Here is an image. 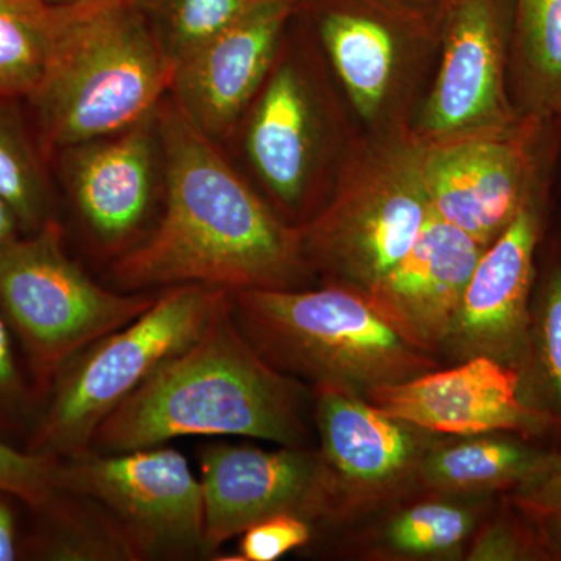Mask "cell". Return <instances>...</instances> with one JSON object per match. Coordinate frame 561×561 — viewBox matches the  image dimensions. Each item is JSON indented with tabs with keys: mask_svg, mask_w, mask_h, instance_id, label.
<instances>
[{
	"mask_svg": "<svg viewBox=\"0 0 561 561\" xmlns=\"http://www.w3.org/2000/svg\"><path fill=\"white\" fill-rule=\"evenodd\" d=\"M181 437H243L306 448L305 391L243 335L230 291L202 334L110 413L91 449L136 451Z\"/></svg>",
	"mask_w": 561,
	"mask_h": 561,
	"instance_id": "cell-2",
	"label": "cell"
},
{
	"mask_svg": "<svg viewBox=\"0 0 561 561\" xmlns=\"http://www.w3.org/2000/svg\"><path fill=\"white\" fill-rule=\"evenodd\" d=\"M55 5H62V3L77 2V0H50Z\"/></svg>",
	"mask_w": 561,
	"mask_h": 561,
	"instance_id": "cell-36",
	"label": "cell"
},
{
	"mask_svg": "<svg viewBox=\"0 0 561 561\" xmlns=\"http://www.w3.org/2000/svg\"><path fill=\"white\" fill-rule=\"evenodd\" d=\"M530 116H561V0H512V39Z\"/></svg>",
	"mask_w": 561,
	"mask_h": 561,
	"instance_id": "cell-23",
	"label": "cell"
},
{
	"mask_svg": "<svg viewBox=\"0 0 561 561\" xmlns=\"http://www.w3.org/2000/svg\"><path fill=\"white\" fill-rule=\"evenodd\" d=\"M20 221L14 217L13 210L0 201V243L11 241L21 234Z\"/></svg>",
	"mask_w": 561,
	"mask_h": 561,
	"instance_id": "cell-34",
	"label": "cell"
},
{
	"mask_svg": "<svg viewBox=\"0 0 561 561\" xmlns=\"http://www.w3.org/2000/svg\"><path fill=\"white\" fill-rule=\"evenodd\" d=\"M364 398L421 431L451 435L508 432L531 442L548 440V420L523 401L519 371L486 356L378 387Z\"/></svg>",
	"mask_w": 561,
	"mask_h": 561,
	"instance_id": "cell-14",
	"label": "cell"
},
{
	"mask_svg": "<svg viewBox=\"0 0 561 561\" xmlns=\"http://www.w3.org/2000/svg\"><path fill=\"white\" fill-rule=\"evenodd\" d=\"M227 291L203 284L168 287L138 319L77 354L44 394L25 449L58 459L91 451L103 421L202 334Z\"/></svg>",
	"mask_w": 561,
	"mask_h": 561,
	"instance_id": "cell-5",
	"label": "cell"
},
{
	"mask_svg": "<svg viewBox=\"0 0 561 561\" xmlns=\"http://www.w3.org/2000/svg\"><path fill=\"white\" fill-rule=\"evenodd\" d=\"M401 5L411 7V9L427 11V13L440 14L449 0H393Z\"/></svg>",
	"mask_w": 561,
	"mask_h": 561,
	"instance_id": "cell-35",
	"label": "cell"
},
{
	"mask_svg": "<svg viewBox=\"0 0 561 561\" xmlns=\"http://www.w3.org/2000/svg\"><path fill=\"white\" fill-rule=\"evenodd\" d=\"M321 44L362 119L387 131L404 127L402 102L420 54L438 46L440 14L393 0H302Z\"/></svg>",
	"mask_w": 561,
	"mask_h": 561,
	"instance_id": "cell-9",
	"label": "cell"
},
{
	"mask_svg": "<svg viewBox=\"0 0 561 561\" xmlns=\"http://www.w3.org/2000/svg\"><path fill=\"white\" fill-rule=\"evenodd\" d=\"M20 501L0 491V561H14L24 553L14 502ZM21 502V501H20Z\"/></svg>",
	"mask_w": 561,
	"mask_h": 561,
	"instance_id": "cell-32",
	"label": "cell"
},
{
	"mask_svg": "<svg viewBox=\"0 0 561 561\" xmlns=\"http://www.w3.org/2000/svg\"><path fill=\"white\" fill-rule=\"evenodd\" d=\"M9 321L0 312V435L31 431L38 398L31 378L21 368Z\"/></svg>",
	"mask_w": 561,
	"mask_h": 561,
	"instance_id": "cell-29",
	"label": "cell"
},
{
	"mask_svg": "<svg viewBox=\"0 0 561 561\" xmlns=\"http://www.w3.org/2000/svg\"><path fill=\"white\" fill-rule=\"evenodd\" d=\"M61 459L20 449L0 435V491L11 494L32 512L60 491Z\"/></svg>",
	"mask_w": 561,
	"mask_h": 561,
	"instance_id": "cell-28",
	"label": "cell"
},
{
	"mask_svg": "<svg viewBox=\"0 0 561 561\" xmlns=\"http://www.w3.org/2000/svg\"><path fill=\"white\" fill-rule=\"evenodd\" d=\"M485 249L432 213L409 253L364 297L391 330L435 357Z\"/></svg>",
	"mask_w": 561,
	"mask_h": 561,
	"instance_id": "cell-15",
	"label": "cell"
},
{
	"mask_svg": "<svg viewBox=\"0 0 561 561\" xmlns=\"http://www.w3.org/2000/svg\"><path fill=\"white\" fill-rule=\"evenodd\" d=\"M535 443L519 435L461 443L427 457L421 468L445 489L516 491L537 476L552 453Z\"/></svg>",
	"mask_w": 561,
	"mask_h": 561,
	"instance_id": "cell-22",
	"label": "cell"
},
{
	"mask_svg": "<svg viewBox=\"0 0 561 561\" xmlns=\"http://www.w3.org/2000/svg\"><path fill=\"white\" fill-rule=\"evenodd\" d=\"M515 500L537 519L542 537L551 549L553 560H561V501L549 502V504H526L516 496Z\"/></svg>",
	"mask_w": 561,
	"mask_h": 561,
	"instance_id": "cell-33",
	"label": "cell"
},
{
	"mask_svg": "<svg viewBox=\"0 0 561 561\" xmlns=\"http://www.w3.org/2000/svg\"><path fill=\"white\" fill-rule=\"evenodd\" d=\"M175 65L133 0L57 5L32 102L41 142L70 149L138 124L171 90Z\"/></svg>",
	"mask_w": 561,
	"mask_h": 561,
	"instance_id": "cell-3",
	"label": "cell"
},
{
	"mask_svg": "<svg viewBox=\"0 0 561 561\" xmlns=\"http://www.w3.org/2000/svg\"><path fill=\"white\" fill-rule=\"evenodd\" d=\"M157 111L105 138L70 147L66 172L81 219L105 245H122L146 220L153 195Z\"/></svg>",
	"mask_w": 561,
	"mask_h": 561,
	"instance_id": "cell-18",
	"label": "cell"
},
{
	"mask_svg": "<svg viewBox=\"0 0 561 561\" xmlns=\"http://www.w3.org/2000/svg\"><path fill=\"white\" fill-rule=\"evenodd\" d=\"M522 398L549 423V449L561 454V242L546 254L531 295Z\"/></svg>",
	"mask_w": 561,
	"mask_h": 561,
	"instance_id": "cell-20",
	"label": "cell"
},
{
	"mask_svg": "<svg viewBox=\"0 0 561 561\" xmlns=\"http://www.w3.org/2000/svg\"><path fill=\"white\" fill-rule=\"evenodd\" d=\"M298 3H262L176 62L173 101L209 138L230 130L260 91Z\"/></svg>",
	"mask_w": 561,
	"mask_h": 561,
	"instance_id": "cell-16",
	"label": "cell"
},
{
	"mask_svg": "<svg viewBox=\"0 0 561 561\" xmlns=\"http://www.w3.org/2000/svg\"><path fill=\"white\" fill-rule=\"evenodd\" d=\"M527 504H549L561 501V454L551 453L538 474L522 489L513 491Z\"/></svg>",
	"mask_w": 561,
	"mask_h": 561,
	"instance_id": "cell-31",
	"label": "cell"
},
{
	"mask_svg": "<svg viewBox=\"0 0 561 561\" xmlns=\"http://www.w3.org/2000/svg\"><path fill=\"white\" fill-rule=\"evenodd\" d=\"M540 186L500 238L483 251L465 290L445 350L461 359L486 356L519 370L529 339L545 202Z\"/></svg>",
	"mask_w": 561,
	"mask_h": 561,
	"instance_id": "cell-13",
	"label": "cell"
},
{
	"mask_svg": "<svg viewBox=\"0 0 561 561\" xmlns=\"http://www.w3.org/2000/svg\"><path fill=\"white\" fill-rule=\"evenodd\" d=\"M530 116L500 131L420 142L432 213L483 247L515 219L537 181V133Z\"/></svg>",
	"mask_w": 561,
	"mask_h": 561,
	"instance_id": "cell-11",
	"label": "cell"
},
{
	"mask_svg": "<svg viewBox=\"0 0 561 561\" xmlns=\"http://www.w3.org/2000/svg\"><path fill=\"white\" fill-rule=\"evenodd\" d=\"M512 0H449L440 13V69L412 135L437 142L515 125L505 91Z\"/></svg>",
	"mask_w": 561,
	"mask_h": 561,
	"instance_id": "cell-10",
	"label": "cell"
},
{
	"mask_svg": "<svg viewBox=\"0 0 561 561\" xmlns=\"http://www.w3.org/2000/svg\"><path fill=\"white\" fill-rule=\"evenodd\" d=\"M176 62L271 0H133ZM301 2V0H295Z\"/></svg>",
	"mask_w": 561,
	"mask_h": 561,
	"instance_id": "cell-25",
	"label": "cell"
},
{
	"mask_svg": "<svg viewBox=\"0 0 561 561\" xmlns=\"http://www.w3.org/2000/svg\"><path fill=\"white\" fill-rule=\"evenodd\" d=\"M158 295L117 294L79 267L50 219L0 243V312L9 321L38 398L77 354L138 319Z\"/></svg>",
	"mask_w": 561,
	"mask_h": 561,
	"instance_id": "cell-7",
	"label": "cell"
},
{
	"mask_svg": "<svg viewBox=\"0 0 561 561\" xmlns=\"http://www.w3.org/2000/svg\"><path fill=\"white\" fill-rule=\"evenodd\" d=\"M157 130L168 179L164 214L147 241L114 262L117 284L300 289L311 271L300 228L273 214L179 103H160Z\"/></svg>",
	"mask_w": 561,
	"mask_h": 561,
	"instance_id": "cell-1",
	"label": "cell"
},
{
	"mask_svg": "<svg viewBox=\"0 0 561 561\" xmlns=\"http://www.w3.org/2000/svg\"><path fill=\"white\" fill-rule=\"evenodd\" d=\"M232 316L251 345L291 378L365 397L438 368L376 313L359 291H230Z\"/></svg>",
	"mask_w": 561,
	"mask_h": 561,
	"instance_id": "cell-4",
	"label": "cell"
},
{
	"mask_svg": "<svg viewBox=\"0 0 561 561\" xmlns=\"http://www.w3.org/2000/svg\"><path fill=\"white\" fill-rule=\"evenodd\" d=\"M55 18L50 0H0V102L28 99L38 87Z\"/></svg>",
	"mask_w": 561,
	"mask_h": 561,
	"instance_id": "cell-24",
	"label": "cell"
},
{
	"mask_svg": "<svg viewBox=\"0 0 561 561\" xmlns=\"http://www.w3.org/2000/svg\"><path fill=\"white\" fill-rule=\"evenodd\" d=\"M206 553L271 516L319 518L334 511L331 474L321 454L210 443L201 448Z\"/></svg>",
	"mask_w": 561,
	"mask_h": 561,
	"instance_id": "cell-12",
	"label": "cell"
},
{
	"mask_svg": "<svg viewBox=\"0 0 561 561\" xmlns=\"http://www.w3.org/2000/svg\"><path fill=\"white\" fill-rule=\"evenodd\" d=\"M432 214L411 128H394L357 153L334 197L300 228L311 268L365 295L409 253Z\"/></svg>",
	"mask_w": 561,
	"mask_h": 561,
	"instance_id": "cell-6",
	"label": "cell"
},
{
	"mask_svg": "<svg viewBox=\"0 0 561 561\" xmlns=\"http://www.w3.org/2000/svg\"><path fill=\"white\" fill-rule=\"evenodd\" d=\"M470 526V515L461 508L430 502L401 513L391 524L389 541L408 553L446 552L465 540Z\"/></svg>",
	"mask_w": 561,
	"mask_h": 561,
	"instance_id": "cell-27",
	"label": "cell"
},
{
	"mask_svg": "<svg viewBox=\"0 0 561 561\" xmlns=\"http://www.w3.org/2000/svg\"><path fill=\"white\" fill-rule=\"evenodd\" d=\"M316 423L335 508L386 496L423 467L419 427L387 415L353 391L316 387Z\"/></svg>",
	"mask_w": 561,
	"mask_h": 561,
	"instance_id": "cell-17",
	"label": "cell"
},
{
	"mask_svg": "<svg viewBox=\"0 0 561 561\" xmlns=\"http://www.w3.org/2000/svg\"><path fill=\"white\" fill-rule=\"evenodd\" d=\"M317 149L319 119L308 81L295 66L280 65L251 117V164L283 205L297 206L311 181Z\"/></svg>",
	"mask_w": 561,
	"mask_h": 561,
	"instance_id": "cell-19",
	"label": "cell"
},
{
	"mask_svg": "<svg viewBox=\"0 0 561 561\" xmlns=\"http://www.w3.org/2000/svg\"><path fill=\"white\" fill-rule=\"evenodd\" d=\"M35 513L38 523L24 553L46 560H136L119 526L91 497L60 490Z\"/></svg>",
	"mask_w": 561,
	"mask_h": 561,
	"instance_id": "cell-21",
	"label": "cell"
},
{
	"mask_svg": "<svg viewBox=\"0 0 561 561\" xmlns=\"http://www.w3.org/2000/svg\"><path fill=\"white\" fill-rule=\"evenodd\" d=\"M13 103L0 102V201L28 234L50 219L49 194L38 154Z\"/></svg>",
	"mask_w": 561,
	"mask_h": 561,
	"instance_id": "cell-26",
	"label": "cell"
},
{
	"mask_svg": "<svg viewBox=\"0 0 561 561\" xmlns=\"http://www.w3.org/2000/svg\"><path fill=\"white\" fill-rule=\"evenodd\" d=\"M312 529L308 519L301 516L283 515L271 516L253 524L242 531L239 537L238 556L232 561H275L294 549L308 545L311 540Z\"/></svg>",
	"mask_w": 561,
	"mask_h": 561,
	"instance_id": "cell-30",
	"label": "cell"
},
{
	"mask_svg": "<svg viewBox=\"0 0 561 561\" xmlns=\"http://www.w3.org/2000/svg\"><path fill=\"white\" fill-rule=\"evenodd\" d=\"M60 489L102 505L136 560L208 556L201 479L171 446L61 459Z\"/></svg>",
	"mask_w": 561,
	"mask_h": 561,
	"instance_id": "cell-8",
	"label": "cell"
}]
</instances>
